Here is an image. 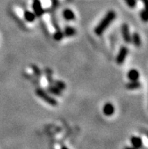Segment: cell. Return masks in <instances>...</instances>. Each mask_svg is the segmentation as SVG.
<instances>
[{"mask_svg":"<svg viewBox=\"0 0 148 149\" xmlns=\"http://www.w3.org/2000/svg\"><path fill=\"white\" fill-rule=\"evenodd\" d=\"M116 17V13L113 10L107 11V13L105 15L104 17L102 18L100 23L94 28V33L97 36H101L104 33V31L109 27L111 23L114 21Z\"/></svg>","mask_w":148,"mask_h":149,"instance_id":"6da1fadb","label":"cell"},{"mask_svg":"<svg viewBox=\"0 0 148 149\" xmlns=\"http://www.w3.org/2000/svg\"><path fill=\"white\" fill-rule=\"evenodd\" d=\"M36 95L40 98H41L42 100H43L44 102H45L47 104H49V105L53 106V107H55V106L58 105V101L52 97L51 95L49 94L48 92H46L45 90H44L43 89H41V88H37L36 89Z\"/></svg>","mask_w":148,"mask_h":149,"instance_id":"7a4b0ae2","label":"cell"},{"mask_svg":"<svg viewBox=\"0 0 148 149\" xmlns=\"http://www.w3.org/2000/svg\"><path fill=\"white\" fill-rule=\"evenodd\" d=\"M128 55H129V49H128L127 46L123 45V46L120 48V51H119L118 54L116 55V64H119V65H121V64H123L125 62V61H126V58H127Z\"/></svg>","mask_w":148,"mask_h":149,"instance_id":"3957f363","label":"cell"},{"mask_svg":"<svg viewBox=\"0 0 148 149\" xmlns=\"http://www.w3.org/2000/svg\"><path fill=\"white\" fill-rule=\"evenodd\" d=\"M32 8L36 17H41L45 13V10L42 7V5L40 0H33L32 4Z\"/></svg>","mask_w":148,"mask_h":149,"instance_id":"277c9868","label":"cell"},{"mask_svg":"<svg viewBox=\"0 0 148 149\" xmlns=\"http://www.w3.org/2000/svg\"><path fill=\"white\" fill-rule=\"evenodd\" d=\"M121 33H122V36L124 42L127 44L131 43V34L130 33L129 25L126 23L122 24V26H121Z\"/></svg>","mask_w":148,"mask_h":149,"instance_id":"5b68a950","label":"cell"},{"mask_svg":"<svg viewBox=\"0 0 148 149\" xmlns=\"http://www.w3.org/2000/svg\"><path fill=\"white\" fill-rule=\"evenodd\" d=\"M103 113L107 117H111L115 113L114 105L110 102H107L103 107Z\"/></svg>","mask_w":148,"mask_h":149,"instance_id":"8992f818","label":"cell"},{"mask_svg":"<svg viewBox=\"0 0 148 149\" xmlns=\"http://www.w3.org/2000/svg\"><path fill=\"white\" fill-rule=\"evenodd\" d=\"M62 16L64 19L67 21H74L76 18V15L73 12V10L69 9V8H66L62 12Z\"/></svg>","mask_w":148,"mask_h":149,"instance_id":"52a82bcc","label":"cell"},{"mask_svg":"<svg viewBox=\"0 0 148 149\" xmlns=\"http://www.w3.org/2000/svg\"><path fill=\"white\" fill-rule=\"evenodd\" d=\"M130 142L131 144V146L138 149H140L143 147V140L140 136H131L130 139Z\"/></svg>","mask_w":148,"mask_h":149,"instance_id":"ba28073f","label":"cell"},{"mask_svg":"<svg viewBox=\"0 0 148 149\" xmlns=\"http://www.w3.org/2000/svg\"><path fill=\"white\" fill-rule=\"evenodd\" d=\"M47 92L50 94L55 95V96H61L62 90L56 86L54 84H49L47 86Z\"/></svg>","mask_w":148,"mask_h":149,"instance_id":"9c48e42d","label":"cell"},{"mask_svg":"<svg viewBox=\"0 0 148 149\" xmlns=\"http://www.w3.org/2000/svg\"><path fill=\"white\" fill-rule=\"evenodd\" d=\"M128 79H129V81H134V80H138L140 78V74L139 71L136 69H131L129 70L127 74Z\"/></svg>","mask_w":148,"mask_h":149,"instance_id":"30bf717a","label":"cell"},{"mask_svg":"<svg viewBox=\"0 0 148 149\" xmlns=\"http://www.w3.org/2000/svg\"><path fill=\"white\" fill-rule=\"evenodd\" d=\"M64 35L67 37H71V36H75L76 34V29H75L73 26H66L64 29Z\"/></svg>","mask_w":148,"mask_h":149,"instance_id":"8fae6325","label":"cell"},{"mask_svg":"<svg viewBox=\"0 0 148 149\" xmlns=\"http://www.w3.org/2000/svg\"><path fill=\"white\" fill-rule=\"evenodd\" d=\"M131 42L134 44L135 46L136 47H140L141 45V36L139 35L138 33L135 32L131 34Z\"/></svg>","mask_w":148,"mask_h":149,"instance_id":"7c38bea8","label":"cell"},{"mask_svg":"<svg viewBox=\"0 0 148 149\" xmlns=\"http://www.w3.org/2000/svg\"><path fill=\"white\" fill-rule=\"evenodd\" d=\"M126 89L129 90H135L138 89L141 87V83L138 80H134V81H129L126 84Z\"/></svg>","mask_w":148,"mask_h":149,"instance_id":"4fadbf2b","label":"cell"},{"mask_svg":"<svg viewBox=\"0 0 148 149\" xmlns=\"http://www.w3.org/2000/svg\"><path fill=\"white\" fill-rule=\"evenodd\" d=\"M24 17L25 21L29 23H33L36 21V16L34 14L33 11H25L24 13Z\"/></svg>","mask_w":148,"mask_h":149,"instance_id":"5bb4252c","label":"cell"},{"mask_svg":"<svg viewBox=\"0 0 148 149\" xmlns=\"http://www.w3.org/2000/svg\"><path fill=\"white\" fill-rule=\"evenodd\" d=\"M64 33L61 30H55V32L53 34V39H54L55 41H60L64 39Z\"/></svg>","mask_w":148,"mask_h":149,"instance_id":"9a60e30c","label":"cell"},{"mask_svg":"<svg viewBox=\"0 0 148 149\" xmlns=\"http://www.w3.org/2000/svg\"><path fill=\"white\" fill-rule=\"evenodd\" d=\"M53 84L56 86L58 88H59L61 90H64V89H66V84L64 82L61 81V80H54L53 82Z\"/></svg>","mask_w":148,"mask_h":149,"instance_id":"2e32d148","label":"cell"},{"mask_svg":"<svg viewBox=\"0 0 148 149\" xmlns=\"http://www.w3.org/2000/svg\"><path fill=\"white\" fill-rule=\"evenodd\" d=\"M124 2L130 8H134L137 6V0H124Z\"/></svg>","mask_w":148,"mask_h":149,"instance_id":"e0dca14e","label":"cell"},{"mask_svg":"<svg viewBox=\"0 0 148 149\" xmlns=\"http://www.w3.org/2000/svg\"><path fill=\"white\" fill-rule=\"evenodd\" d=\"M140 17H141V21H144V22L147 21V15L146 8H144L140 11Z\"/></svg>","mask_w":148,"mask_h":149,"instance_id":"ac0fdd59","label":"cell"},{"mask_svg":"<svg viewBox=\"0 0 148 149\" xmlns=\"http://www.w3.org/2000/svg\"><path fill=\"white\" fill-rule=\"evenodd\" d=\"M32 70H33L35 75L37 76V77H41L42 76V72L40 70V68H38L36 65H32Z\"/></svg>","mask_w":148,"mask_h":149,"instance_id":"d6986e66","label":"cell"},{"mask_svg":"<svg viewBox=\"0 0 148 149\" xmlns=\"http://www.w3.org/2000/svg\"><path fill=\"white\" fill-rule=\"evenodd\" d=\"M51 23H52V25L54 26L55 30H60V26H59V24H58V21H57L56 18L54 17H51Z\"/></svg>","mask_w":148,"mask_h":149,"instance_id":"ffe728a7","label":"cell"},{"mask_svg":"<svg viewBox=\"0 0 148 149\" xmlns=\"http://www.w3.org/2000/svg\"><path fill=\"white\" fill-rule=\"evenodd\" d=\"M51 5L54 8H57L59 6V0H51Z\"/></svg>","mask_w":148,"mask_h":149,"instance_id":"44dd1931","label":"cell"},{"mask_svg":"<svg viewBox=\"0 0 148 149\" xmlns=\"http://www.w3.org/2000/svg\"><path fill=\"white\" fill-rule=\"evenodd\" d=\"M123 149H138V148L133 147V146H126V147L124 148Z\"/></svg>","mask_w":148,"mask_h":149,"instance_id":"7402d4cb","label":"cell"},{"mask_svg":"<svg viewBox=\"0 0 148 149\" xmlns=\"http://www.w3.org/2000/svg\"><path fill=\"white\" fill-rule=\"evenodd\" d=\"M141 2L144 3V5H145V7L146 8L147 7V0H141Z\"/></svg>","mask_w":148,"mask_h":149,"instance_id":"603a6c76","label":"cell"},{"mask_svg":"<svg viewBox=\"0 0 148 149\" xmlns=\"http://www.w3.org/2000/svg\"><path fill=\"white\" fill-rule=\"evenodd\" d=\"M60 149H69L67 147H66V146H61Z\"/></svg>","mask_w":148,"mask_h":149,"instance_id":"cb8c5ba5","label":"cell"}]
</instances>
